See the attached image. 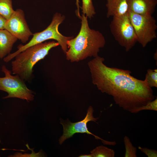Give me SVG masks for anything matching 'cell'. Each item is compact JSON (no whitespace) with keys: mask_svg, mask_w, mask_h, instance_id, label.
I'll return each instance as SVG.
<instances>
[{"mask_svg":"<svg viewBox=\"0 0 157 157\" xmlns=\"http://www.w3.org/2000/svg\"><path fill=\"white\" fill-rule=\"evenodd\" d=\"M104 60L98 56L88 62L92 83L102 93L112 96L119 107L134 113L155 99L152 89L145 79L135 78L129 70L108 67Z\"/></svg>","mask_w":157,"mask_h":157,"instance_id":"6da1fadb","label":"cell"},{"mask_svg":"<svg viewBox=\"0 0 157 157\" xmlns=\"http://www.w3.org/2000/svg\"><path fill=\"white\" fill-rule=\"evenodd\" d=\"M88 17L83 14L81 27L77 36L67 41L69 49L65 53L67 59L71 62H78L87 58L97 56L100 49L106 44L105 38L99 31L89 27Z\"/></svg>","mask_w":157,"mask_h":157,"instance_id":"7a4b0ae2","label":"cell"},{"mask_svg":"<svg viewBox=\"0 0 157 157\" xmlns=\"http://www.w3.org/2000/svg\"><path fill=\"white\" fill-rule=\"evenodd\" d=\"M54 41L42 42L30 47L17 54L11 63L12 71L24 81L28 80L32 74L34 65L48 55L52 48L59 46Z\"/></svg>","mask_w":157,"mask_h":157,"instance_id":"3957f363","label":"cell"},{"mask_svg":"<svg viewBox=\"0 0 157 157\" xmlns=\"http://www.w3.org/2000/svg\"><path fill=\"white\" fill-rule=\"evenodd\" d=\"M65 16L56 13L53 15L50 25L44 30L33 34L32 39L24 45H19L18 49L13 53L8 54L3 59V61L7 63L9 62L18 53L27 48L49 39L56 40L60 45L63 52L65 54L68 50L67 41L73 38V37H66L63 35L58 31V26L64 21Z\"/></svg>","mask_w":157,"mask_h":157,"instance_id":"277c9868","label":"cell"},{"mask_svg":"<svg viewBox=\"0 0 157 157\" xmlns=\"http://www.w3.org/2000/svg\"><path fill=\"white\" fill-rule=\"evenodd\" d=\"M110 27L115 40L126 51H129L137 42L128 13L124 15L113 17Z\"/></svg>","mask_w":157,"mask_h":157,"instance_id":"5b68a950","label":"cell"},{"mask_svg":"<svg viewBox=\"0 0 157 157\" xmlns=\"http://www.w3.org/2000/svg\"><path fill=\"white\" fill-rule=\"evenodd\" d=\"M2 71L5 76L0 77V90L8 94L3 99L17 98L28 102L33 100L34 92L27 87L24 80L17 75H12L11 72L4 65L2 67Z\"/></svg>","mask_w":157,"mask_h":157,"instance_id":"8992f818","label":"cell"},{"mask_svg":"<svg viewBox=\"0 0 157 157\" xmlns=\"http://www.w3.org/2000/svg\"><path fill=\"white\" fill-rule=\"evenodd\" d=\"M128 14L136 36L143 47L157 37L156 20L152 15H140L128 11Z\"/></svg>","mask_w":157,"mask_h":157,"instance_id":"52a82bcc","label":"cell"},{"mask_svg":"<svg viewBox=\"0 0 157 157\" xmlns=\"http://www.w3.org/2000/svg\"><path fill=\"white\" fill-rule=\"evenodd\" d=\"M94 111L92 107L90 106L85 118L81 121L75 123L71 122L68 119L65 121L60 119V123L63 125V135L59 140V144H61L66 139L72 137L75 133H81L93 135L96 139L101 140L104 144L115 145L116 144L115 142H110L103 140L88 131L87 125L88 122L91 121L96 122L99 118L94 117Z\"/></svg>","mask_w":157,"mask_h":157,"instance_id":"ba28073f","label":"cell"},{"mask_svg":"<svg viewBox=\"0 0 157 157\" xmlns=\"http://www.w3.org/2000/svg\"><path fill=\"white\" fill-rule=\"evenodd\" d=\"M5 29L23 43H26L33 34L25 19L24 13L20 9L15 10L10 18L7 20Z\"/></svg>","mask_w":157,"mask_h":157,"instance_id":"9c48e42d","label":"cell"},{"mask_svg":"<svg viewBox=\"0 0 157 157\" xmlns=\"http://www.w3.org/2000/svg\"><path fill=\"white\" fill-rule=\"evenodd\" d=\"M127 3L128 11L140 15H152L157 0H127Z\"/></svg>","mask_w":157,"mask_h":157,"instance_id":"30bf717a","label":"cell"},{"mask_svg":"<svg viewBox=\"0 0 157 157\" xmlns=\"http://www.w3.org/2000/svg\"><path fill=\"white\" fill-rule=\"evenodd\" d=\"M106 6L108 18L124 15L128 12L127 0H107Z\"/></svg>","mask_w":157,"mask_h":157,"instance_id":"8fae6325","label":"cell"},{"mask_svg":"<svg viewBox=\"0 0 157 157\" xmlns=\"http://www.w3.org/2000/svg\"><path fill=\"white\" fill-rule=\"evenodd\" d=\"M18 39L5 29H0V58L9 54Z\"/></svg>","mask_w":157,"mask_h":157,"instance_id":"7c38bea8","label":"cell"},{"mask_svg":"<svg viewBox=\"0 0 157 157\" xmlns=\"http://www.w3.org/2000/svg\"><path fill=\"white\" fill-rule=\"evenodd\" d=\"M15 11L12 0H0V15L7 20L10 18Z\"/></svg>","mask_w":157,"mask_h":157,"instance_id":"4fadbf2b","label":"cell"},{"mask_svg":"<svg viewBox=\"0 0 157 157\" xmlns=\"http://www.w3.org/2000/svg\"><path fill=\"white\" fill-rule=\"evenodd\" d=\"M92 157H114V151L103 145L97 147L90 151Z\"/></svg>","mask_w":157,"mask_h":157,"instance_id":"5bb4252c","label":"cell"},{"mask_svg":"<svg viewBox=\"0 0 157 157\" xmlns=\"http://www.w3.org/2000/svg\"><path fill=\"white\" fill-rule=\"evenodd\" d=\"M82 9L83 14L90 19L93 17L96 12L92 0H82Z\"/></svg>","mask_w":157,"mask_h":157,"instance_id":"9a60e30c","label":"cell"},{"mask_svg":"<svg viewBox=\"0 0 157 157\" xmlns=\"http://www.w3.org/2000/svg\"><path fill=\"white\" fill-rule=\"evenodd\" d=\"M123 140L125 149L124 157H136L137 148L133 145L129 138L125 135Z\"/></svg>","mask_w":157,"mask_h":157,"instance_id":"2e32d148","label":"cell"},{"mask_svg":"<svg viewBox=\"0 0 157 157\" xmlns=\"http://www.w3.org/2000/svg\"><path fill=\"white\" fill-rule=\"evenodd\" d=\"M145 80L151 88L157 87V69H148L145 75Z\"/></svg>","mask_w":157,"mask_h":157,"instance_id":"e0dca14e","label":"cell"},{"mask_svg":"<svg viewBox=\"0 0 157 157\" xmlns=\"http://www.w3.org/2000/svg\"><path fill=\"white\" fill-rule=\"evenodd\" d=\"M152 110L157 111V98L149 102L146 104L135 110L134 113H136L143 110Z\"/></svg>","mask_w":157,"mask_h":157,"instance_id":"ac0fdd59","label":"cell"},{"mask_svg":"<svg viewBox=\"0 0 157 157\" xmlns=\"http://www.w3.org/2000/svg\"><path fill=\"white\" fill-rule=\"evenodd\" d=\"M138 148L148 157H157V151L156 150L149 149L147 148H142L140 146H139Z\"/></svg>","mask_w":157,"mask_h":157,"instance_id":"d6986e66","label":"cell"},{"mask_svg":"<svg viewBox=\"0 0 157 157\" xmlns=\"http://www.w3.org/2000/svg\"><path fill=\"white\" fill-rule=\"evenodd\" d=\"M7 20L0 15V29H5V26Z\"/></svg>","mask_w":157,"mask_h":157,"instance_id":"ffe728a7","label":"cell"},{"mask_svg":"<svg viewBox=\"0 0 157 157\" xmlns=\"http://www.w3.org/2000/svg\"><path fill=\"white\" fill-rule=\"evenodd\" d=\"M79 0H76V5L77 8V15L78 16V17H81V16L79 13Z\"/></svg>","mask_w":157,"mask_h":157,"instance_id":"44dd1931","label":"cell"},{"mask_svg":"<svg viewBox=\"0 0 157 157\" xmlns=\"http://www.w3.org/2000/svg\"><path fill=\"white\" fill-rule=\"evenodd\" d=\"M79 157H92L91 154H82L79 156Z\"/></svg>","mask_w":157,"mask_h":157,"instance_id":"7402d4cb","label":"cell"}]
</instances>
